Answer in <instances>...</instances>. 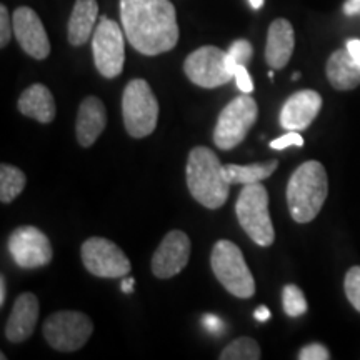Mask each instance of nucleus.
I'll list each match as a JSON object with an SVG mask.
<instances>
[{
	"label": "nucleus",
	"instance_id": "f03ea898",
	"mask_svg": "<svg viewBox=\"0 0 360 360\" xmlns=\"http://www.w3.org/2000/svg\"><path fill=\"white\" fill-rule=\"evenodd\" d=\"M328 195L326 167L317 160H307L292 174L287 186V205L297 224H309L322 210Z\"/></svg>",
	"mask_w": 360,
	"mask_h": 360
},
{
	"label": "nucleus",
	"instance_id": "bb28decb",
	"mask_svg": "<svg viewBox=\"0 0 360 360\" xmlns=\"http://www.w3.org/2000/svg\"><path fill=\"white\" fill-rule=\"evenodd\" d=\"M229 57H231L232 62L240 65H247L250 62L252 56H254V49H252V44L245 39H238L236 42H232L231 47H229Z\"/></svg>",
	"mask_w": 360,
	"mask_h": 360
},
{
	"label": "nucleus",
	"instance_id": "b1692460",
	"mask_svg": "<svg viewBox=\"0 0 360 360\" xmlns=\"http://www.w3.org/2000/svg\"><path fill=\"white\" fill-rule=\"evenodd\" d=\"M260 357H262L260 345L257 340L250 339V337H238L220 354L222 360H259Z\"/></svg>",
	"mask_w": 360,
	"mask_h": 360
},
{
	"label": "nucleus",
	"instance_id": "20e7f679",
	"mask_svg": "<svg viewBox=\"0 0 360 360\" xmlns=\"http://www.w3.org/2000/svg\"><path fill=\"white\" fill-rule=\"evenodd\" d=\"M236 212L240 227L255 244L270 247L276 240L272 219L269 214V193L262 184H247L238 193Z\"/></svg>",
	"mask_w": 360,
	"mask_h": 360
},
{
	"label": "nucleus",
	"instance_id": "72a5a7b5",
	"mask_svg": "<svg viewBox=\"0 0 360 360\" xmlns=\"http://www.w3.org/2000/svg\"><path fill=\"white\" fill-rule=\"evenodd\" d=\"M347 51L350 52V56L354 57V60L357 62V64H360V40L359 39H350L347 40Z\"/></svg>",
	"mask_w": 360,
	"mask_h": 360
},
{
	"label": "nucleus",
	"instance_id": "39448f33",
	"mask_svg": "<svg viewBox=\"0 0 360 360\" xmlns=\"http://www.w3.org/2000/svg\"><path fill=\"white\" fill-rule=\"evenodd\" d=\"M210 265L217 281L238 299H250L255 294V281L244 254L231 240H219L210 254Z\"/></svg>",
	"mask_w": 360,
	"mask_h": 360
},
{
	"label": "nucleus",
	"instance_id": "393cba45",
	"mask_svg": "<svg viewBox=\"0 0 360 360\" xmlns=\"http://www.w3.org/2000/svg\"><path fill=\"white\" fill-rule=\"evenodd\" d=\"M282 304L283 312L289 315V317H300V315L307 312V300H305L304 292L300 290V287L294 285V283L283 287Z\"/></svg>",
	"mask_w": 360,
	"mask_h": 360
},
{
	"label": "nucleus",
	"instance_id": "f704fd0d",
	"mask_svg": "<svg viewBox=\"0 0 360 360\" xmlns=\"http://www.w3.org/2000/svg\"><path fill=\"white\" fill-rule=\"evenodd\" d=\"M254 317L257 319L259 322H267L269 319H270V310L265 307V305H260V307L255 310V314H254Z\"/></svg>",
	"mask_w": 360,
	"mask_h": 360
},
{
	"label": "nucleus",
	"instance_id": "9d476101",
	"mask_svg": "<svg viewBox=\"0 0 360 360\" xmlns=\"http://www.w3.org/2000/svg\"><path fill=\"white\" fill-rule=\"evenodd\" d=\"M184 72L192 84L204 89H215L233 79L229 52L214 45H204L193 51L184 62Z\"/></svg>",
	"mask_w": 360,
	"mask_h": 360
},
{
	"label": "nucleus",
	"instance_id": "e433bc0d",
	"mask_svg": "<svg viewBox=\"0 0 360 360\" xmlns=\"http://www.w3.org/2000/svg\"><path fill=\"white\" fill-rule=\"evenodd\" d=\"M122 290L125 292V294H132V292H134V278H124Z\"/></svg>",
	"mask_w": 360,
	"mask_h": 360
},
{
	"label": "nucleus",
	"instance_id": "1a4fd4ad",
	"mask_svg": "<svg viewBox=\"0 0 360 360\" xmlns=\"http://www.w3.org/2000/svg\"><path fill=\"white\" fill-rule=\"evenodd\" d=\"M120 25L102 15L92 35V52L97 70L105 79H115L122 74L125 62V44Z\"/></svg>",
	"mask_w": 360,
	"mask_h": 360
},
{
	"label": "nucleus",
	"instance_id": "4c0bfd02",
	"mask_svg": "<svg viewBox=\"0 0 360 360\" xmlns=\"http://www.w3.org/2000/svg\"><path fill=\"white\" fill-rule=\"evenodd\" d=\"M249 2H250L252 8H255V11H259V8L264 6V0H249Z\"/></svg>",
	"mask_w": 360,
	"mask_h": 360
},
{
	"label": "nucleus",
	"instance_id": "ddd939ff",
	"mask_svg": "<svg viewBox=\"0 0 360 360\" xmlns=\"http://www.w3.org/2000/svg\"><path fill=\"white\" fill-rule=\"evenodd\" d=\"M191 238L182 231H170L162 238L152 257V272L159 278H170L182 272L191 259Z\"/></svg>",
	"mask_w": 360,
	"mask_h": 360
},
{
	"label": "nucleus",
	"instance_id": "0eeeda50",
	"mask_svg": "<svg viewBox=\"0 0 360 360\" xmlns=\"http://www.w3.org/2000/svg\"><path fill=\"white\" fill-rule=\"evenodd\" d=\"M257 115V102L249 94H244V96L236 97L232 102H229L220 112L217 125H215V146L220 150H231V148L237 147L254 127Z\"/></svg>",
	"mask_w": 360,
	"mask_h": 360
},
{
	"label": "nucleus",
	"instance_id": "423d86ee",
	"mask_svg": "<svg viewBox=\"0 0 360 360\" xmlns=\"http://www.w3.org/2000/svg\"><path fill=\"white\" fill-rule=\"evenodd\" d=\"M122 112L129 135L142 139L154 132L159 120V102L147 80L134 79L127 84L122 97Z\"/></svg>",
	"mask_w": 360,
	"mask_h": 360
},
{
	"label": "nucleus",
	"instance_id": "f8f14e48",
	"mask_svg": "<svg viewBox=\"0 0 360 360\" xmlns=\"http://www.w3.org/2000/svg\"><path fill=\"white\" fill-rule=\"evenodd\" d=\"M8 252L13 262L22 269L44 267L51 262L53 255L49 237L34 225H24L11 233Z\"/></svg>",
	"mask_w": 360,
	"mask_h": 360
},
{
	"label": "nucleus",
	"instance_id": "c85d7f7f",
	"mask_svg": "<svg viewBox=\"0 0 360 360\" xmlns=\"http://www.w3.org/2000/svg\"><path fill=\"white\" fill-rule=\"evenodd\" d=\"M300 360H328L330 359V352L326 345L314 342V344L305 345L304 349H300L299 352Z\"/></svg>",
	"mask_w": 360,
	"mask_h": 360
},
{
	"label": "nucleus",
	"instance_id": "4468645a",
	"mask_svg": "<svg viewBox=\"0 0 360 360\" xmlns=\"http://www.w3.org/2000/svg\"><path fill=\"white\" fill-rule=\"evenodd\" d=\"M12 22L13 35L27 56L34 57L35 60L47 58L51 53V42L37 12L30 7H19L13 12Z\"/></svg>",
	"mask_w": 360,
	"mask_h": 360
},
{
	"label": "nucleus",
	"instance_id": "4be33fe9",
	"mask_svg": "<svg viewBox=\"0 0 360 360\" xmlns=\"http://www.w3.org/2000/svg\"><path fill=\"white\" fill-rule=\"evenodd\" d=\"M278 162L269 160V162H257V164L249 165H237V164H227L224 165V175L229 184H257L260 180H265L270 177L277 170Z\"/></svg>",
	"mask_w": 360,
	"mask_h": 360
},
{
	"label": "nucleus",
	"instance_id": "6ab92c4d",
	"mask_svg": "<svg viewBox=\"0 0 360 360\" xmlns=\"http://www.w3.org/2000/svg\"><path fill=\"white\" fill-rule=\"evenodd\" d=\"M328 82L335 90H354L360 85V64L354 60L345 49H337L330 53L326 65Z\"/></svg>",
	"mask_w": 360,
	"mask_h": 360
},
{
	"label": "nucleus",
	"instance_id": "2eb2a0df",
	"mask_svg": "<svg viewBox=\"0 0 360 360\" xmlns=\"http://www.w3.org/2000/svg\"><path fill=\"white\" fill-rule=\"evenodd\" d=\"M322 109V97L315 90H299L292 94L281 110V125L285 130H305L317 119Z\"/></svg>",
	"mask_w": 360,
	"mask_h": 360
},
{
	"label": "nucleus",
	"instance_id": "6e6552de",
	"mask_svg": "<svg viewBox=\"0 0 360 360\" xmlns=\"http://www.w3.org/2000/svg\"><path fill=\"white\" fill-rule=\"evenodd\" d=\"M94 332V323L77 310H60L44 322V337L52 349L74 352L82 349Z\"/></svg>",
	"mask_w": 360,
	"mask_h": 360
},
{
	"label": "nucleus",
	"instance_id": "2f4dec72",
	"mask_svg": "<svg viewBox=\"0 0 360 360\" xmlns=\"http://www.w3.org/2000/svg\"><path fill=\"white\" fill-rule=\"evenodd\" d=\"M202 322H204V326H205V328L207 330L210 332V334H220V332H222V327H224V322H222V319L220 317H217V315H214V314H207L204 319H202Z\"/></svg>",
	"mask_w": 360,
	"mask_h": 360
},
{
	"label": "nucleus",
	"instance_id": "5701e85b",
	"mask_svg": "<svg viewBox=\"0 0 360 360\" xmlns=\"http://www.w3.org/2000/svg\"><path fill=\"white\" fill-rule=\"evenodd\" d=\"M25 174L13 165H0V200L2 204H11L20 195L25 187Z\"/></svg>",
	"mask_w": 360,
	"mask_h": 360
},
{
	"label": "nucleus",
	"instance_id": "c9c22d12",
	"mask_svg": "<svg viewBox=\"0 0 360 360\" xmlns=\"http://www.w3.org/2000/svg\"><path fill=\"white\" fill-rule=\"evenodd\" d=\"M6 295H7V285L6 278L0 277V305L6 304Z\"/></svg>",
	"mask_w": 360,
	"mask_h": 360
},
{
	"label": "nucleus",
	"instance_id": "7c9ffc66",
	"mask_svg": "<svg viewBox=\"0 0 360 360\" xmlns=\"http://www.w3.org/2000/svg\"><path fill=\"white\" fill-rule=\"evenodd\" d=\"M290 146H297V147H304V139L297 130H289L285 135L276 139V141L270 142V147L276 148V150H283V148L290 147Z\"/></svg>",
	"mask_w": 360,
	"mask_h": 360
},
{
	"label": "nucleus",
	"instance_id": "f257e3e1",
	"mask_svg": "<svg viewBox=\"0 0 360 360\" xmlns=\"http://www.w3.org/2000/svg\"><path fill=\"white\" fill-rule=\"evenodd\" d=\"M120 17L130 45L143 56L169 52L179 42L177 12L170 0H120Z\"/></svg>",
	"mask_w": 360,
	"mask_h": 360
},
{
	"label": "nucleus",
	"instance_id": "a878e982",
	"mask_svg": "<svg viewBox=\"0 0 360 360\" xmlns=\"http://www.w3.org/2000/svg\"><path fill=\"white\" fill-rule=\"evenodd\" d=\"M344 290L352 307L360 312V265L349 269L345 274Z\"/></svg>",
	"mask_w": 360,
	"mask_h": 360
},
{
	"label": "nucleus",
	"instance_id": "7ed1b4c3",
	"mask_svg": "<svg viewBox=\"0 0 360 360\" xmlns=\"http://www.w3.org/2000/svg\"><path fill=\"white\" fill-rule=\"evenodd\" d=\"M187 187L192 197L207 209H219L229 199L231 184L225 180L224 165L207 147L192 148L187 160Z\"/></svg>",
	"mask_w": 360,
	"mask_h": 360
},
{
	"label": "nucleus",
	"instance_id": "c756f323",
	"mask_svg": "<svg viewBox=\"0 0 360 360\" xmlns=\"http://www.w3.org/2000/svg\"><path fill=\"white\" fill-rule=\"evenodd\" d=\"M13 34V22L8 15L6 6H0V47H6L11 42Z\"/></svg>",
	"mask_w": 360,
	"mask_h": 360
},
{
	"label": "nucleus",
	"instance_id": "aec40b11",
	"mask_svg": "<svg viewBox=\"0 0 360 360\" xmlns=\"http://www.w3.org/2000/svg\"><path fill=\"white\" fill-rule=\"evenodd\" d=\"M20 114L37 120L40 124H51L56 119V98L44 84H34L25 89L19 97Z\"/></svg>",
	"mask_w": 360,
	"mask_h": 360
},
{
	"label": "nucleus",
	"instance_id": "412c9836",
	"mask_svg": "<svg viewBox=\"0 0 360 360\" xmlns=\"http://www.w3.org/2000/svg\"><path fill=\"white\" fill-rule=\"evenodd\" d=\"M98 15L97 0H75L69 20V42L80 47L94 34Z\"/></svg>",
	"mask_w": 360,
	"mask_h": 360
},
{
	"label": "nucleus",
	"instance_id": "58836bf2",
	"mask_svg": "<svg viewBox=\"0 0 360 360\" xmlns=\"http://www.w3.org/2000/svg\"><path fill=\"white\" fill-rule=\"evenodd\" d=\"M299 77H300L299 72H294V75H292V80H299Z\"/></svg>",
	"mask_w": 360,
	"mask_h": 360
},
{
	"label": "nucleus",
	"instance_id": "f3484780",
	"mask_svg": "<svg viewBox=\"0 0 360 360\" xmlns=\"http://www.w3.org/2000/svg\"><path fill=\"white\" fill-rule=\"evenodd\" d=\"M295 47L294 27L287 19H276L269 27L265 44V60L272 70L283 69L289 64Z\"/></svg>",
	"mask_w": 360,
	"mask_h": 360
},
{
	"label": "nucleus",
	"instance_id": "cd10ccee",
	"mask_svg": "<svg viewBox=\"0 0 360 360\" xmlns=\"http://www.w3.org/2000/svg\"><path fill=\"white\" fill-rule=\"evenodd\" d=\"M229 60H231V57H229ZM231 69H232L233 79H236L237 82L238 90H240L242 94H252V90H254V82H252V77L249 70H247V65L236 64V62L231 60Z\"/></svg>",
	"mask_w": 360,
	"mask_h": 360
},
{
	"label": "nucleus",
	"instance_id": "a211bd4d",
	"mask_svg": "<svg viewBox=\"0 0 360 360\" xmlns=\"http://www.w3.org/2000/svg\"><path fill=\"white\" fill-rule=\"evenodd\" d=\"M107 125V110L103 102L98 97L89 96L80 103L77 112V141L82 147H90L96 143L101 134L105 130Z\"/></svg>",
	"mask_w": 360,
	"mask_h": 360
},
{
	"label": "nucleus",
	"instance_id": "473e14b6",
	"mask_svg": "<svg viewBox=\"0 0 360 360\" xmlns=\"http://www.w3.org/2000/svg\"><path fill=\"white\" fill-rule=\"evenodd\" d=\"M344 13L347 17L360 15V0H345Z\"/></svg>",
	"mask_w": 360,
	"mask_h": 360
},
{
	"label": "nucleus",
	"instance_id": "dca6fc26",
	"mask_svg": "<svg viewBox=\"0 0 360 360\" xmlns=\"http://www.w3.org/2000/svg\"><path fill=\"white\" fill-rule=\"evenodd\" d=\"M39 310V300L34 294L24 292V294L17 297L6 326L7 340L13 342V344H19V342L29 339L35 330Z\"/></svg>",
	"mask_w": 360,
	"mask_h": 360
},
{
	"label": "nucleus",
	"instance_id": "9b49d317",
	"mask_svg": "<svg viewBox=\"0 0 360 360\" xmlns=\"http://www.w3.org/2000/svg\"><path fill=\"white\" fill-rule=\"evenodd\" d=\"M84 267L102 278L125 277L132 269L127 255L109 238L90 237L82 244Z\"/></svg>",
	"mask_w": 360,
	"mask_h": 360
}]
</instances>
